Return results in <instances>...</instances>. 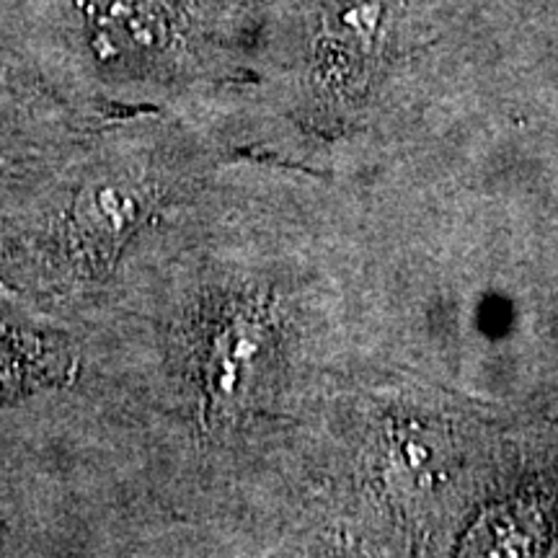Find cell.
<instances>
[{
    "mask_svg": "<svg viewBox=\"0 0 558 558\" xmlns=\"http://www.w3.org/2000/svg\"><path fill=\"white\" fill-rule=\"evenodd\" d=\"M226 156L186 117L111 114L26 197L0 248L5 271L26 298L68 318Z\"/></svg>",
    "mask_w": 558,
    "mask_h": 558,
    "instance_id": "2",
    "label": "cell"
},
{
    "mask_svg": "<svg viewBox=\"0 0 558 558\" xmlns=\"http://www.w3.org/2000/svg\"><path fill=\"white\" fill-rule=\"evenodd\" d=\"M228 153L70 313L111 556H284L329 418L318 205Z\"/></svg>",
    "mask_w": 558,
    "mask_h": 558,
    "instance_id": "1",
    "label": "cell"
}]
</instances>
